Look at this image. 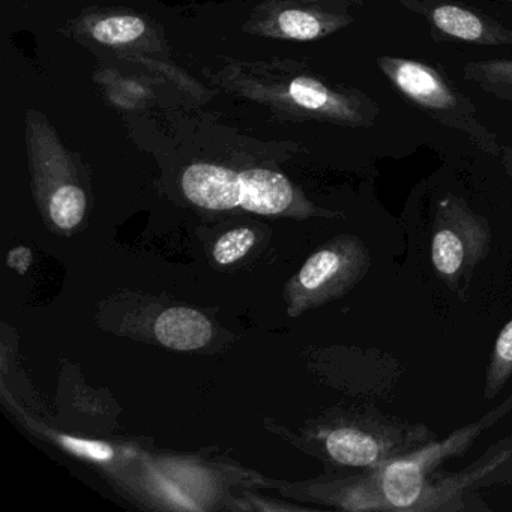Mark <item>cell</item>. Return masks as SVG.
<instances>
[{"label":"cell","instance_id":"cell-1","mask_svg":"<svg viewBox=\"0 0 512 512\" xmlns=\"http://www.w3.org/2000/svg\"><path fill=\"white\" fill-rule=\"evenodd\" d=\"M512 410V394L482 418L457 428L410 454L373 469L358 470L335 490L334 500L349 511L457 512L473 509L479 482L512 458V434L493 443L478 460L457 472L443 463L461 457L479 436Z\"/></svg>","mask_w":512,"mask_h":512},{"label":"cell","instance_id":"cell-2","mask_svg":"<svg viewBox=\"0 0 512 512\" xmlns=\"http://www.w3.org/2000/svg\"><path fill=\"white\" fill-rule=\"evenodd\" d=\"M437 440L421 422H409L379 409L352 413L322 433L332 463L349 469H373Z\"/></svg>","mask_w":512,"mask_h":512},{"label":"cell","instance_id":"cell-3","mask_svg":"<svg viewBox=\"0 0 512 512\" xmlns=\"http://www.w3.org/2000/svg\"><path fill=\"white\" fill-rule=\"evenodd\" d=\"M490 247L491 229L484 217L454 197L440 203L431 230V265L437 278L460 298Z\"/></svg>","mask_w":512,"mask_h":512},{"label":"cell","instance_id":"cell-4","mask_svg":"<svg viewBox=\"0 0 512 512\" xmlns=\"http://www.w3.org/2000/svg\"><path fill=\"white\" fill-rule=\"evenodd\" d=\"M371 256L361 239L343 236L314 253L302 266L299 284L308 293L328 299L343 295L367 275Z\"/></svg>","mask_w":512,"mask_h":512},{"label":"cell","instance_id":"cell-5","mask_svg":"<svg viewBox=\"0 0 512 512\" xmlns=\"http://www.w3.org/2000/svg\"><path fill=\"white\" fill-rule=\"evenodd\" d=\"M185 196L194 205L212 211L242 208L247 197L244 172L236 173L212 164H194L182 176Z\"/></svg>","mask_w":512,"mask_h":512},{"label":"cell","instance_id":"cell-6","mask_svg":"<svg viewBox=\"0 0 512 512\" xmlns=\"http://www.w3.org/2000/svg\"><path fill=\"white\" fill-rule=\"evenodd\" d=\"M383 70L403 94L431 109H448L455 100L445 83L424 65L412 61H383Z\"/></svg>","mask_w":512,"mask_h":512},{"label":"cell","instance_id":"cell-7","mask_svg":"<svg viewBox=\"0 0 512 512\" xmlns=\"http://www.w3.org/2000/svg\"><path fill=\"white\" fill-rule=\"evenodd\" d=\"M155 334L161 344L175 350H196L209 343L211 322L191 308H170L155 323Z\"/></svg>","mask_w":512,"mask_h":512},{"label":"cell","instance_id":"cell-8","mask_svg":"<svg viewBox=\"0 0 512 512\" xmlns=\"http://www.w3.org/2000/svg\"><path fill=\"white\" fill-rule=\"evenodd\" d=\"M247 197L242 203L245 211L256 214H280L293 200V188L281 173L266 169L245 170Z\"/></svg>","mask_w":512,"mask_h":512},{"label":"cell","instance_id":"cell-9","mask_svg":"<svg viewBox=\"0 0 512 512\" xmlns=\"http://www.w3.org/2000/svg\"><path fill=\"white\" fill-rule=\"evenodd\" d=\"M512 376V319L503 326L494 341L485 376V400H493Z\"/></svg>","mask_w":512,"mask_h":512},{"label":"cell","instance_id":"cell-10","mask_svg":"<svg viewBox=\"0 0 512 512\" xmlns=\"http://www.w3.org/2000/svg\"><path fill=\"white\" fill-rule=\"evenodd\" d=\"M433 22L440 31L460 40L479 41L484 37V25L475 14L451 5L436 8Z\"/></svg>","mask_w":512,"mask_h":512},{"label":"cell","instance_id":"cell-11","mask_svg":"<svg viewBox=\"0 0 512 512\" xmlns=\"http://www.w3.org/2000/svg\"><path fill=\"white\" fill-rule=\"evenodd\" d=\"M85 211V193L76 185H65L53 194L50 217L61 229L70 230L76 227L85 217Z\"/></svg>","mask_w":512,"mask_h":512},{"label":"cell","instance_id":"cell-12","mask_svg":"<svg viewBox=\"0 0 512 512\" xmlns=\"http://www.w3.org/2000/svg\"><path fill=\"white\" fill-rule=\"evenodd\" d=\"M145 31V22L139 17L118 16L98 22L92 35L103 44H125L142 37Z\"/></svg>","mask_w":512,"mask_h":512},{"label":"cell","instance_id":"cell-13","mask_svg":"<svg viewBox=\"0 0 512 512\" xmlns=\"http://www.w3.org/2000/svg\"><path fill=\"white\" fill-rule=\"evenodd\" d=\"M256 242L253 230L235 229L221 236L214 248V259L220 265H230L241 260Z\"/></svg>","mask_w":512,"mask_h":512},{"label":"cell","instance_id":"cell-14","mask_svg":"<svg viewBox=\"0 0 512 512\" xmlns=\"http://www.w3.org/2000/svg\"><path fill=\"white\" fill-rule=\"evenodd\" d=\"M278 23H280V28L284 35L293 38V40H314L322 32L319 20L311 16V14L304 13V11H284Z\"/></svg>","mask_w":512,"mask_h":512},{"label":"cell","instance_id":"cell-15","mask_svg":"<svg viewBox=\"0 0 512 512\" xmlns=\"http://www.w3.org/2000/svg\"><path fill=\"white\" fill-rule=\"evenodd\" d=\"M290 97L296 104L308 110L325 109L331 101V95L322 83L307 77H298L290 85Z\"/></svg>","mask_w":512,"mask_h":512},{"label":"cell","instance_id":"cell-16","mask_svg":"<svg viewBox=\"0 0 512 512\" xmlns=\"http://www.w3.org/2000/svg\"><path fill=\"white\" fill-rule=\"evenodd\" d=\"M62 443L70 451L76 452L85 457L94 458V460H109L113 457V449L106 443L89 442V440L71 439V437H62Z\"/></svg>","mask_w":512,"mask_h":512},{"label":"cell","instance_id":"cell-17","mask_svg":"<svg viewBox=\"0 0 512 512\" xmlns=\"http://www.w3.org/2000/svg\"><path fill=\"white\" fill-rule=\"evenodd\" d=\"M512 484V458L497 466L490 475L479 482V488L494 487V485Z\"/></svg>","mask_w":512,"mask_h":512},{"label":"cell","instance_id":"cell-18","mask_svg":"<svg viewBox=\"0 0 512 512\" xmlns=\"http://www.w3.org/2000/svg\"><path fill=\"white\" fill-rule=\"evenodd\" d=\"M497 71H500L502 74H512V67H509V65H497L496 67Z\"/></svg>","mask_w":512,"mask_h":512}]
</instances>
